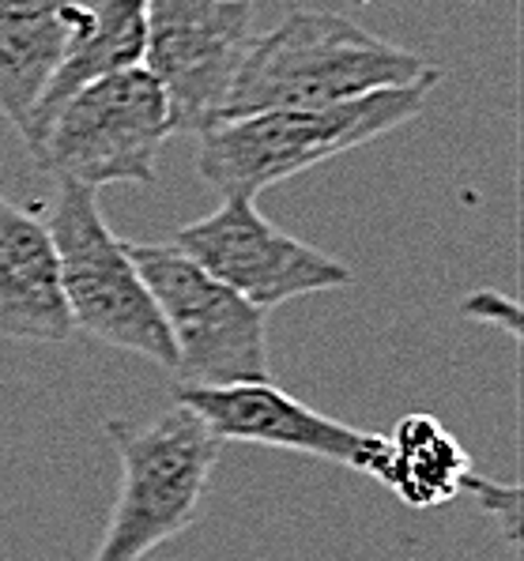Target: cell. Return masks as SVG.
I'll return each instance as SVG.
<instances>
[{"instance_id": "cell-4", "label": "cell", "mask_w": 524, "mask_h": 561, "mask_svg": "<svg viewBox=\"0 0 524 561\" xmlns=\"http://www.w3.org/2000/svg\"><path fill=\"white\" fill-rule=\"evenodd\" d=\"M49 238L72 328L174 374V343L144 287L125 241L99 211V188L57 181L49 204Z\"/></svg>"}, {"instance_id": "cell-2", "label": "cell", "mask_w": 524, "mask_h": 561, "mask_svg": "<svg viewBox=\"0 0 524 561\" xmlns=\"http://www.w3.org/2000/svg\"><path fill=\"white\" fill-rule=\"evenodd\" d=\"M426 88L377 91L324 110H264L204 128L196 174L219 196H249L303 174L324 159L371 144L423 114Z\"/></svg>"}, {"instance_id": "cell-8", "label": "cell", "mask_w": 524, "mask_h": 561, "mask_svg": "<svg viewBox=\"0 0 524 561\" xmlns=\"http://www.w3.org/2000/svg\"><path fill=\"white\" fill-rule=\"evenodd\" d=\"M170 245L257 309L324 295L351 283L348 264L283 234L249 196H223L216 211L182 227Z\"/></svg>"}, {"instance_id": "cell-1", "label": "cell", "mask_w": 524, "mask_h": 561, "mask_svg": "<svg viewBox=\"0 0 524 561\" xmlns=\"http://www.w3.org/2000/svg\"><path fill=\"white\" fill-rule=\"evenodd\" d=\"M442 68L363 31L337 12H291L249 46L219 121L264 110H324L377 91L426 88ZM216 121V125H219Z\"/></svg>"}, {"instance_id": "cell-11", "label": "cell", "mask_w": 524, "mask_h": 561, "mask_svg": "<svg viewBox=\"0 0 524 561\" xmlns=\"http://www.w3.org/2000/svg\"><path fill=\"white\" fill-rule=\"evenodd\" d=\"M144 42H148V0H76V20L61 68L34 106L31 125L23 133L27 148L80 88L102 76L125 72V68H140Z\"/></svg>"}, {"instance_id": "cell-10", "label": "cell", "mask_w": 524, "mask_h": 561, "mask_svg": "<svg viewBox=\"0 0 524 561\" xmlns=\"http://www.w3.org/2000/svg\"><path fill=\"white\" fill-rule=\"evenodd\" d=\"M72 332L46 219L0 196V335L65 343Z\"/></svg>"}, {"instance_id": "cell-5", "label": "cell", "mask_w": 524, "mask_h": 561, "mask_svg": "<svg viewBox=\"0 0 524 561\" xmlns=\"http://www.w3.org/2000/svg\"><path fill=\"white\" fill-rule=\"evenodd\" d=\"M144 287L174 343V377L189 388L272 381L269 309L249 306L174 245H133Z\"/></svg>"}, {"instance_id": "cell-7", "label": "cell", "mask_w": 524, "mask_h": 561, "mask_svg": "<svg viewBox=\"0 0 524 561\" xmlns=\"http://www.w3.org/2000/svg\"><path fill=\"white\" fill-rule=\"evenodd\" d=\"M253 38L246 0H148L144 68L167 94L174 133L216 125Z\"/></svg>"}, {"instance_id": "cell-9", "label": "cell", "mask_w": 524, "mask_h": 561, "mask_svg": "<svg viewBox=\"0 0 524 561\" xmlns=\"http://www.w3.org/2000/svg\"><path fill=\"white\" fill-rule=\"evenodd\" d=\"M174 403H182L212 430L219 445L246 442L283 453H303L314 460L343 463L381 482L389 468V442L381 434L343 426L329 414L306 408L291 392L272 381L219 385V388H189L174 385Z\"/></svg>"}, {"instance_id": "cell-15", "label": "cell", "mask_w": 524, "mask_h": 561, "mask_svg": "<svg viewBox=\"0 0 524 561\" xmlns=\"http://www.w3.org/2000/svg\"><path fill=\"white\" fill-rule=\"evenodd\" d=\"M464 313L476 317V321H483V324L502 328V332H510L513 340H521V306L513 298L479 290V295H471L464 301Z\"/></svg>"}, {"instance_id": "cell-14", "label": "cell", "mask_w": 524, "mask_h": 561, "mask_svg": "<svg viewBox=\"0 0 524 561\" xmlns=\"http://www.w3.org/2000/svg\"><path fill=\"white\" fill-rule=\"evenodd\" d=\"M464 490H468V494L476 497V505L498 524L502 539L510 542L513 550H521V486L517 482H494L471 471Z\"/></svg>"}, {"instance_id": "cell-13", "label": "cell", "mask_w": 524, "mask_h": 561, "mask_svg": "<svg viewBox=\"0 0 524 561\" xmlns=\"http://www.w3.org/2000/svg\"><path fill=\"white\" fill-rule=\"evenodd\" d=\"M389 442V468L381 486H389L403 505L437 508L464 494L471 460L464 445L434 414H403Z\"/></svg>"}, {"instance_id": "cell-6", "label": "cell", "mask_w": 524, "mask_h": 561, "mask_svg": "<svg viewBox=\"0 0 524 561\" xmlns=\"http://www.w3.org/2000/svg\"><path fill=\"white\" fill-rule=\"evenodd\" d=\"M174 136L167 94L148 68L102 76L49 117L31 144L42 170L57 181L102 185H151L162 144Z\"/></svg>"}, {"instance_id": "cell-16", "label": "cell", "mask_w": 524, "mask_h": 561, "mask_svg": "<svg viewBox=\"0 0 524 561\" xmlns=\"http://www.w3.org/2000/svg\"><path fill=\"white\" fill-rule=\"evenodd\" d=\"M246 4H257V0H246Z\"/></svg>"}, {"instance_id": "cell-3", "label": "cell", "mask_w": 524, "mask_h": 561, "mask_svg": "<svg viewBox=\"0 0 524 561\" xmlns=\"http://www.w3.org/2000/svg\"><path fill=\"white\" fill-rule=\"evenodd\" d=\"M106 434L122 460V490L91 561H144L193 528L223 445L182 403L144 426L110 419Z\"/></svg>"}, {"instance_id": "cell-12", "label": "cell", "mask_w": 524, "mask_h": 561, "mask_svg": "<svg viewBox=\"0 0 524 561\" xmlns=\"http://www.w3.org/2000/svg\"><path fill=\"white\" fill-rule=\"evenodd\" d=\"M76 0H0V114L27 133L61 68Z\"/></svg>"}]
</instances>
